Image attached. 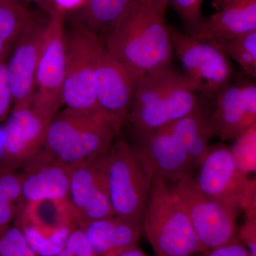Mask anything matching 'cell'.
<instances>
[{
	"instance_id": "obj_7",
	"label": "cell",
	"mask_w": 256,
	"mask_h": 256,
	"mask_svg": "<svg viewBox=\"0 0 256 256\" xmlns=\"http://www.w3.org/2000/svg\"><path fill=\"white\" fill-rule=\"evenodd\" d=\"M104 46L102 38L78 22L66 34L63 89L66 108L82 112L100 111L96 104L94 77L96 62Z\"/></svg>"
},
{
	"instance_id": "obj_21",
	"label": "cell",
	"mask_w": 256,
	"mask_h": 256,
	"mask_svg": "<svg viewBox=\"0 0 256 256\" xmlns=\"http://www.w3.org/2000/svg\"><path fill=\"white\" fill-rule=\"evenodd\" d=\"M166 126L184 146L198 168L206 156L208 142L213 138L210 114H207L202 104L191 114Z\"/></svg>"
},
{
	"instance_id": "obj_24",
	"label": "cell",
	"mask_w": 256,
	"mask_h": 256,
	"mask_svg": "<svg viewBox=\"0 0 256 256\" xmlns=\"http://www.w3.org/2000/svg\"><path fill=\"white\" fill-rule=\"evenodd\" d=\"M20 197V172L0 166V234L9 228L14 220Z\"/></svg>"
},
{
	"instance_id": "obj_14",
	"label": "cell",
	"mask_w": 256,
	"mask_h": 256,
	"mask_svg": "<svg viewBox=\"0 0 256 256\" xmlns=\"http://www.w3.org/2000/svg\"><path fill=\"white\" fill-rule=\"evenodd\" d=\"M50 120L32 106L12 109L3 128L0 166L20 169L41 150Z\"/></svg>"
},
{
	"instance_id": "obj_3",
	"label": "cell",
	"mask_w": 256,
	"mask_h": 256,
	"mask_svg": "<svg viewBox=\"0 0 256 256\" xmlns=\"http://www.w3.org/2000/svg\"><path fill=\"white\" fill-rule=\"evenodd\" d=\"M122 128L100 111L65 108L50 120L43 149L54 159L72 168L107 150Z\"/></svg>"
},
{
	"instance_id": "obj_10",
	"label": "cell",
	"mask_w": 256,
	"mask_h": 256,
	"mask_svg": "<svg viewBox=\"0 0 256 256\" xmlns=\"http://www.w3.org/2000/svg\"><path fill=\"white\" fill-rule=\"evenodd\" d=\"M169 32L173 52L181 60L196 92L213 100L235 77L230 58L214 44L200 41L170 26Z\"/></svg>"
},
{
	"instance_id": "obj_1",
	"label": "cell",
	"mask_w": 256,
	"mask_h": 256,
	"mask_svg": "<svg viewBox=\"0 0 256 256\" xmlns=\"http://www.w3.org/2000/svg\"><path fill=\"white\" fill-rule=\"evenodd\" d=\"M102 40L108 52L139 78L171 66L169 26L151 0H136Z\"/></svg>"
},
{
	"instance_id": "obj_18",
	"label": "cell",
	"mask_w": 256,
	"mask_h": 256,
	"mask_svg": "<svg viewBox=\"0 0 256 256\" xmlns=\"http://www.w3.org/2000/svg\"><path fill=\"white\" fill-rule=\"evenodd\" d=\"M256 31V0H234L208 18L192 36L200 41L220 44Z\"/></svg>"
},
{
	"instance_id": "obj_17",
	"label": "cell",
	"mask_w": 256,
	"mask_h": 256,
	"mask_svg": "<svg viewBox=\"0 0 256 256\" xmlns=\"http://www.w3.org/2000/svg\"><path fill=\"white\" fill-rule=\"evenodd\" d=\"M72 168L52 158L42 148L20 169L21 197L18 205L68 197Z\"/></svg>"
},
{
	"instance_id": "obj_28",
	"label": "cell",
	"mask_w": 256,
	"mask_h": 256,
	"mask_svg": "<svg viewBox=\"0 0 256 256\" xmlns=\"http://www.w3.org/2000/svg\"><path fill=\"white\" fill-rule=\"evenodd\" d=\"M204 0H169L171 6L182 22L185 33L195 36L200 32L205 18L202 13Z\"/></svg>"
},
{
	"instance_id": "obj_9",
	"label": "cell",
	"mask_w": 256,
	"mask_h": 256,
	"mask_svg": "<svg viewBox=\"0 0 256 256\" xmlns=\"http://www.w3.org/2000/svg\"><path fill=\"white\" fill-rule=\"evenodd\" d=\"M66 33L64 11L48 16L35 76L32 106L52 119L63 105L65 78Z\"/></svg>"
},
{
	"instance_id": "obj_16",
	"label": "cell",
	"mask_w": 256,
	"mask_h": 256,
	"mask_svg": "<svg viewBox=\"0 0 256 256\" xmlns=\"http://www.w3.org/2000/svg\"><path fill=\"white\" fill-rule=\"evenodd\" d=\"M47 21L48 18L44 20L38 18L18 40L9 60L6 62L12 95V109L32 106L37 66Z\"/></svg>"
},
{
	"instance_id": "obj_31",
	"label": "cell",
	"mask_w": 256,
	"mask_h": 256,
	"mask_svg": "<svg viewBox=\"0 0 256 256\" xmlns=\"http://www.w3.org/2000/svg\"><path fill=\"white\" fill-rule=\"evenodd\" d=\"M6 62H0V124L8 119L13 107Z\"/></svg>"
},
{
	"instance_id": "obj_39",
	"label": "cell",
	"mask_w": 256,
	"mask_h": 256,
	"mask_svg": "<svg viewBox=\"0 0 256 256\" xmlns=\"http://www.w3.org/2000/svg\"><path fill=\"white\" fill-rule=\"evenodd\" d=\"M0 1H16L21 2H22L23 0H0Z\"/></svg>"
},
{
	"instance_id": "obj_23",
	"label": "cell",
	"mask_w": 256,
	"mask_h": 256,
	"mask_svg": "<svg viewBox=\"0 0 256 256\" xmlns=\"http://www.w3.org/2000/svg\"><path fill=\"white\" fill-rule=\"evenodd\" d=\"M38 18L21 2L0 1V62H6L18 40Z\"/></svg>"
},
{
	"instance_id": "obj_5",
	"label": "cell",
	"mask_w": 256,
	"mask_h": 256,
	"mask_svg": "<svg viewBox=\"0 0 256 256\" xmlns=\"http://www.w3.org/2000/svg\"><path fill=\"white\" fill-rule=\"evenodd\" d=\"M109 201L114 216L142 226L151 180L132 146L116 140L105 152Z\"/></svg>"
},
{
	"instance_id": "obj_4",
	"label": "cell",
	"mask_w": 256,
	"mask_h": 256,
	"mask_svg": "<svg viewBox=\"0 0 256 256\" xmlns=\"http://www.w3.org/2000/svg\"><path fill=\"white\" fill-rule=\"evenodd\" d=\"M142 228L156 256H193L205 252L186 212L159 175L151 178Z\"/></svg>"
},
{
	"instance_id": "obj_20",
	"label": "cell",
	"mask_w": 256,
	"mask_h": 256,
	"mask_svg": "<svg viewBox=\"0 0 256 256\" xmlns=\"http://www.w3.org/2000/svg\"><path fill=\"white\" fill-rule=\"evenodd\" d=\"M15 224H28L43 234L62 227H78L68 197L18 205Z\"/></svg>"
},
{
	"instance_id": "obj_32",
	"label": "cell",
	"mask_w": 256,
	"mask_h": 256,
	"mask_svg": "<svg viewBox=\"0 0 256 256\" xmlns=\"http://www.w3.org/2000/svg\"><path fill=\"white\" fill-rule=\"evenodd\" d=\"M237 238L245 246L250 256H256V217L246 218L237 232Z\"/></svg>"
},
{
	"instance_id": "obj_11",
	"label": "cell",
	"mask_w": 256,
	"mask_h": 256,
	"mask_svg": "<svg viewBox=\"0 0 256 256\" xmlns=\"http://www.w3.org/2000/svg\"><path fill=\"white\" fill-rule=\"evenodd\" d=\"M140 79L102 47L96 62L94 87L98 108L126 126Z\"/></svg>"
},
{
	"instance_id": "obj_2",
	"label": "cell",
	"mask_w": 256,
	"mask_h": 256,
	"mask_svg": "<svg viewBox=\"0 0 256 256\" xmlns=\"http://www.w3.org/2000/svg\"><path fill=\"white\" fill-rule=\"evenodd\" d=\"M191 79L171 66L140 79L127 124L134 136L156 130L188 116L202 102Z\"/></svg>"
},
{
	"instance_id": "obj_12",
	"label": "cell",
	"mask_w": 256,
	"mask_h": 256,
	"mask_svg": "<svg viewBox=\"0 0 256 256\" xmlns=\"http://www.w3.org/2000/svg\"><path fill=\"white\" fill-rule=\"evenodd\" d=\"M134 136L136 144L131 146L150 180L159 175L166 183H175L196 169L188 151L168 126Z\"/></svg>"
},
{
	"instance_id": "obj_29",
	"label": "cell",
	"mask_w": 256,
	"mask_h": 256,
	"mask_svg": "<svg viewBox=\"0 0 256 256\" xmlns=\"http://www.w3.org/2000/svg\"><path fill=\"white\" fill-rule=\"evenodd\" d=\"M0 256H36L28 246L21 229L10 226L0 234Z\"/></svg>"
},
{
	"instance_id": "obj_38",
	"label": "cell",
	"mask_w": 256,
	"mask_h": 256,
	"mask_svg": "<svg viewBox=\"0 0 256 256\" xmlns=\"http://www.w3.org/2000/svg\"><path fill=\"white\" fill-rule=\"evenodd\" d=\"M234 0H214V5L216 8L217 11L225 6L226 5L232 2Z\"/></svg>"
},
{
	"instance_id": "obj_30",
	"label": "cell",
	"mask_w": 256,
	"mask_h": 256,
	"mask_svg": "<svg viewBox=\"0 0 256 256\" xmlns=\"http://www.w3.org/2000/svg\"><path fill=\"white\" fill-rule=\"evenodd\" d=\"M56 256H96L86 236L80 227L74 228L65 246Z\"/></svg>"
},
{
	"instance_id": "obj_27",
	"label": "cell",
	"mask_w": 256,
	"mask_h": 256,
	"mask_svg": "<svg viewBox=\"0 0 256 256\" xmlns=\"http://www.w3.org/2000/svg\"><path fill=\"white\" fill-rule=\"evenodd\" d=\"M234 162L242 172L247 175L256 170V124L236 138L230 148Z\"/></svg>"
},
{
	"instance_id": "obj_22",
	"label": "cell",
	"mask_w": 256,
	"mask_h": 256,
	"mask_svg": "<svg viewBox=\"0 0 256 256\" xmlns=\"http://www.w3.org/2000/svg\"><path fill=\"white\" fill-rule=\"evenodd\" d=\"M136 0H84L77 21L104 38L117 24Z\"/></svg>"
},
{
	"instance_id": "obj_35",
	"label": "cell",
	"mask_w": 256,
	"mask_h": 256,
	"mask_svg": "<svg viewBox=\"0 0 256 256\" xmlns=\"http://www.w3.org/2000/svg\"><path fill=\"white\" fill-rule=\"evenodd\" d=\"M108 256H149L146 255V252H143L138 246L124 249L116 254H112Z\"/></svg>"
},
{
	"instance_id": "obj_13",
	"label": "cell",
	"mask_w": 256,
	"mask_h": 256,
	"mask_svg": "<svg viewBox=\"0 0 256 256\" xmlns=\"http://www.w3.org/2000/svg\"><path fill=\"white\" fill-rule=\"evenodd\" d=\"M105 152L72 168L68 198L80 228L114 216L108 194Z\"/></svg>"
},
{
	"instance_id": "obj_33",
	"label": "cell",
	"mask_w": 256,
	"mask_h": 256,
	"mask_svg": "<svg viewBox=\"0 0 256 256\" xmlns=\"http://www.w3.org/2000/svg\"><path fill=\"white\" fill-rule=\"evenodd\" d=\"M200 256H252L238 238L222 246L205 250Z\"/></svg>"
},
{
	"instance_id": "obj_34",
	"label": "cell",
	"mask_w": 256,
	"mask_h": 256,
	"mask_svg": "<svg viewBox=\"0 0 256 256\" xmlns=\"http://www.w3.org/2000/svg\"><path fill=\"white\" fill-rule=\"evenodd\" d=\"M28 1L33 2L38 5L40 9L44 12L48 16L54 13L57 10L60 9L56 6L54 0H28Z\"/></svg>"
},
{
	"instance_id": "obj_19",
	"label": "cell",
	"mask_w": 256,
	"mask_h": 256,
	"mask_svg": "<svg viewBox=\"0 0 256 256\" xmlns=\"http://www.w3.org/2000/svg\"><path fill=\"white\" fill-rule=\"evenodd\" d=\"M80 228L96 256H108L136 246L143 235L142 226L116 216L94 220Z\"/></svg>"
},
{
	"instance_id": "obj_26",
	"label": "cell",
	"mask_w": 256,
	"mask_h": 256,
	"mask_svg": "<svg viewBox=\"0 0 256 256\" xmlns=\"http://www.w3.org/2000/svg\"><path fill=\"white\" fill-rule=\"evenodd\" d=\"M229 58L235 60L244 73L252 79L256 78V31L248 32L220 44Z\"/></svg>"
},
{
	"instance_id": "obj_36",
	"label": "cell",
	"mask_w": 256,
	"mask_h": 256,
	"mask_svg": "<svg viewBox=\"0 0 256 256\" xmlns=\"http://www.w3.org/2000/svg\"><path fill=\"white\" fill-rule=\"evenodd\" d=\"M84 0H54L56 6L64 10L73 6H82Z\"/></svg>"
},
{
	"instance_id": "obj_37",
	"label": "cell",
	"mask_w": 256,
	"mask_h": 256,
	"mask_svg": "<svg viewBox=\"0 0 256 256\" xmlns=\"http://www.w3.org/2000/svg\"><path fill=\"white\" fill-rule=\"evenodd\" d=\"M151 1L152 2L153 4L156 6L158 12L161 14V16L164 18L169 0H151Z\"/></svg>"
},
{
	"instance_id": "obj_8",
	"label": "cell",
	"mask_w": 256,
	"mask_h": 256,
	"mask_svg": "<svg viewBox=\"0 0 256 256\" xmlns=\"http://www.w3.org/2000/svg\"><path fill=\"white\" fill-rule=\"evenodd\" d=\"M171 190L205 250L222 246L237 238L238 212L205 195L191 174L174 183Z\"/></svg>"
},
{
	"instance_id": "obj_15",
	"label": "cell",
	"mask_w": 256,
	"mask_h": 256,
	"mask_svg": "<svg viewBox=\"0 0 256 256\" xmlns=\"http://www.w3.org/2000/svg\"><path fill=\"white\" fill-rule=\"evenodd\" d=\"M212 101L210 124L213 138L236 139L256 124V86L252 80H233Z\"/></svg>"
},
{
	"instance_id": "obj_6",
	"label": "cell",
	"mask_w": 256,
	"mask_h": 256,
	"mask_svg": "<svg viewBox=\"0 0 256 256\" xmlns=\"http://www.w3.org/2000/svg\"><path fill=\"white\" fill-rule=\"evenodd\" d=\"M194 178L207 196L238 212L246 218L256 217V178L244 174L234 162L230 148L216 144L208 148Z\"/></svg>"
},
{
	"instance_id": "obj_25",
	"label": "cell",
	"mask_w": 256,
	"mask_h": 256,
	"mask_svg": "<svg viewBox=\"0 0 256 256\" xmlns=\"http://www.w3.org/2000/svg\"><path fill=\"white\" fill-rule=\"evenodd\" d=\"M21 229L28 246L36 256H56L65 246L72 227H62L52 234H43L28 224H15Z\"/></svg>"
}]
</instances>
